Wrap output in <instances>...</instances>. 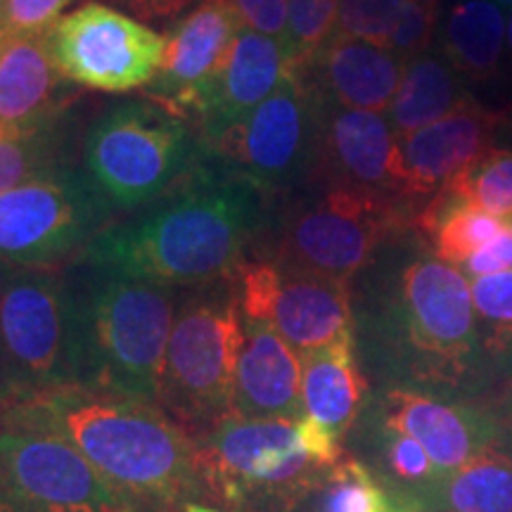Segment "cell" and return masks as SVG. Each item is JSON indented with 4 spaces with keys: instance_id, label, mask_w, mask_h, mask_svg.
I'll return each mask as SVG.
<instances>
[{
    "instance_id": "obj_38",
    "label": "cell",
    "mask_w": 512,
    "mask_h": 512,
    "mask_svg": "<svg viewBox=\"0 0 512 512\" xmlns=\"http://www.w3.org/2000/svg\"><path fill=\"white\" fill-rule=\"evenodd\" d=\"M512 271V230L510 226L498 235L496 240H491L489 245L477 249L470 259L465 261L463 273L470 278H486V275H496Z\"/></svg>"
},
{
    "instance_id": "obj_48",
    "label": "cell",
    "mask_w": 512,
    "mask_h": 512,
    "mask_svg": "<svg viewBox=\"0 0 512 512\" xmlns=\"http://www.w3.org/2000/svg\"><path fill=\"white\" fill-rule=\"evenodd\" d=\"M5 3H8V0H0V8H3V5H5Z\"/></svg>"
},
{
    "instance_id": "obj_28",
    "label": "cell",
    "mask_w": 512,
    "mask_h": 512,
    "mask_svg": "<svg viewBox=\"0 0 512 512\" xmlns=\"http://www.w3.org/2000/svg\"><path fill=\"white\" fill-rule=\"evenodd\" d=\"M389 498L368 467L344 456L320 472L287 512H387Z\"/></svg>"
},
{
    "instance_id": "obj_49",
    "label": "cell",
    "mask_w": 512,
    "mask_h": 512,
    "mask_svg": "<svg viewBox=\"0 0 512 512\" xmlns=\"http://www.w3.org/2000/svg\"><path fill=\"white\" fill-rule=\"evenodd\" d=\"M508 226H510V230H512V219H510V221H508Z\"/></svg>"
},
{
    "instance_id": "obj_6",
    "label": "cell",
    "mask_w": 512,
    "mask_h": 512,
    "mask_svg": "<svg viewBox=\"0 0 512 512\" xmlns=\"http://www.w3.org/2000/svg\"><path fill=\"white\" fill-rule=\"evenodd\" d=\"M418 209L399 197L330 185L285 211L271 259L297 271L351 280L389 240L413 230Z\"/></svg>"
},
{
    "instance_id": "obj_47",
    "label": "cell",
    "mask_w": 512,
    "mask_h": 512,
    "mask_svg": "<svg viewBox=\"0 0 512 512\" xmlns=\"http://www.w3.org/2000/svg\"><path fill=\"white\" fill-rule=\"evenodd\" d=\"M498 5H512V0H494Z\"/></svg>"
},
{
    "instance_id": "obj_39",
    "label": "cell",
    "mask_w": 512,
    "mask_h": 512,
    "mask_svg": "<svg viewBox=\"0 0 512 512\" xmlns=\"http://www.w3.org/2000/svg\"><path fill=\"white\" fill-rule=\"evenodd\" d=\"M110 3L131 12L133 19L143 24H166L181 17L195 0H110Z\"/></svg>"
},
{
    "instance_id": "obj_40",
    "label": "cell",
    "mask_w": 512,
    "mask_h": 512,
    "mask_svg": "<svg viewBox=\"0 0 512 512\" xmlns=\"http://www.w3.org/2000/svg\"><path fill=\"white\" fill-rule=\"evenodd\" d=\"M24 399H29V396L10 380L3 368H0V425H3L5 415H8L15 406H19Z\"/></svg>"
},
{
    "instance_id": "obj_35",
    "label": "cell",
    "mask_w": 512,
    "mask_h": 512,
    "mask_svg": "<svg viewBox=\"0 0 512 512\" xmlns=\"http://www.w3.org/2000/svg\"><path fill=\"white\" fill-rule=\"evenodd\" d=\"M384 456H387L389 470H392L401 482L425 486H434L439 482L437 467H434L430 456H427V451L413 437H408V434L387 430V448H384Z\"/></svg>"
},
{
    "instance_id": "obj_14",
    "label": "cell",
    "mask_w": 512,
    "mask_h": 512,
    "mask_svg": "<svg viewBox=\"0 0 512 512\" xmlns=\"http://www.w3.org/2000/svg\"><path fill=\"white\" fill-rule=\"evenodd\" d=\"M0 491L22 512H126L131 503L53 434L0 430Z\"/></svg>"
},
{
    "instance_id": "obj_20",
    "label": "cell",
    "mask_w": 512,
    "mask_h": 512,
    "mask_svg": "<svg viewBox=\"0 0 512 512\" xmlns=\"http://www.w3.org/2000/svg\"><path fill=\"white\" fill-rule=\"evenodd\" d=\"M292 69H299L287 36L275 38L242 29L230 60L204 100L200 124L211 140L259 107Z\"/></svg>"
},
{
    "instance_id": "obj_8",
    "label": "cell",
    "mask_w": 512,
    "mask_h": 512,
    "mask_svg": "<svg viewBox=\"0 0 512 512\" xmlns=\"http://www.w3.org/2000/svg\"><path fill=\"white\" fill-rule=\"evenodd\" d=\"M394 323L415 375L460 384L482 363L472 287L458 266L413 256L396 278Z\"/></svg>"
},
{
    "instance_id": "obj_9",
    "label": "cell",
    "mask_w": 512,
    "mask_h": 512,
    "mask_svg": "<svg viewBox=\"0 0 512 512\" xmlns=\"http://www.w3.org/2000/svg\"><path fill=\"white\" fill-rule=\"evenodd\" d=\"M195 441L209 496L238 510L275 503L287 512L325 472L304 451L297 422L230 415Z\"/></svg>"
},
{
    "instance_id": "obj_15",
    "label": "cell",
    "mask_w": 512,
    "mask_h": 512,
    "mask_svg": "<svg viewBox=\"0 0 512 512\" xmlns=\"http://www.w3.org/2000/svg\"><path fill=\"white\" fill-rule=\"evenodd\" d=\"M242 29L235 0H200L166 36L162 67L147 88L150 100L181 119H200Z\"/></svg>"
},
{
    "instance_id": "obj_42",
    "label": "cell",
    "mask_w": 512,
    "mask_h": 512,
    "mask_svg": "<svg viewBox=\"0 0 512 512\" xmlns=\"http://www.w3.org/2000/svg\"><path fill=\"white\" fill-rule=\"evenodd\" d=\"M505 55H508V60L512 64V15L508 19V31H505Z\"/></svg>"
},
{
    "instance_id": "obj_5",
    "label": "cell",
    "mask_w": 512,
    "mask_h": 512,
    "mask_svg": "<svg viewBox=\"0 0 512 512\" xmlns=\"http://www.w3.org/2000/svg\"><path fill=\"white\" fill-rule=\"evenodd\" d=\"M200 143L190 126L155 102H121L83 140V169L114 209L157 202L197 166Z\"/></svg>"
},
{
    "instance_id": "obj_13",
    "label": "cell",
    "mask_w": 512,
    "mask_h": 512,
    "mask_svg": "<svg viewBox=\"0 0 512 512\" xmlns=\"http://www.w3.org/2000/svg\"><path fill=\"white\" fill-rule=\"evenodd\" d=\"M235 283L242 318L271 325L299 356L354 332L349 280L256 259L240 266Z\"/></svg>"
},
{
    "instance_id": "obj_22",
    "label": "cell",
    "mask_w": 512,
    "mask_h": 512,
    "mask_svg": "<svg viewBox=\"0 0 512 512\" xmlns=\"http://www.w3.org/2000/svg\"><path fill=\"white\" fill-rule=\"evenodd\" d=\"M76 98L74 83L57 69L48 31L10 36L0 53V126L38 131L60 121Z\"/></svg>"
},
{
    "instance_id": "obj_45",
    "label": "cell",
    "mask_w": 512,
    "mask_h": 512,
    "mask_svg": "<svg viewBox=\"0 0 512 512\" xmlns=\"http://www.w3.org/2000/svg\"><path fill=\"white\" fill-rule=\"evenodd\" d=\"M503 403H505V411H508L510 420H512V382H510L508 392H505V396H503Z\"/></svg>"
},
{
    "instance_id": "obj_19",
    "label": "cell",
    "mask_w": 512,
    "mask_h": 512,
    "mask_svg": "<svg viewBox=\"0 0 512 512\" xmlns=\"http://www.w3.org/2000/svg\"><path fill=\"white\" fill-rule=\"evenodd\" d=\"M233 415L245 420L304 418L302 356L271 325L245 318V337L235 368Z\"/></svg>"
},
{
    "instance_id": "obj_37",
    "label": "cell",
    "mask_w": 512,
    "mask_h": 512,
    "mask_svg": "<svg viewBox=\"0 0 512 512\" xmlns=\"http://www.w3.org/2000/svg\"><path fill=\"white\" fill-rule=\"evenodd\" d=\"M245 27L259 34L283 38L287 36V0H235Z\"/></svg>"
},
{
    "instance_id": "obj_16",
    "label": "cell",
    "mask_w": 512,
    "mask_h": 512,
    "mask_svg": "<svg viewBox=\"0 0 512 512\" xmlns=\"http://www.w3.org/2000/svg\"><path fill=\"white\" fill-rule=\"evenodd\" d=\"M503 128V112L470 98L437 124L396 136L403 200L422 207L427 200L463 176L486 152L494 150Z\"/></svg>"
},
{
    "instance_id": "obj_1",
    "label": "cell",
    "mask_w": 512,
    "mask_h": 512,
    "mask_svg": "<svg viewBox=\"0 0 512 512\" xmlns=\"http://www.w3.org/2000/svg\"><path fill=\"white\" fill-rule=\"evenodd\" d=\"M0 430L64 439L128 503L169 510L209 496L197 441L159 403L100 387L62 389L24 399Z\"/></svg>"
},
{
    "instance_id": "obj_32",
    "label": "cell",
    "mask_w": 512,
    "mask_h": 512,
    "mask_svg": "<svg viewBox=\"0 0 512 512\" xmlns=\"http://www.w3.org/2000/svg\"><path fill=\"white\" fill-rule=\"evenodd\" d=\"M339 3L342 0H287V41L299 69L309 67L313 57L337 34Z\"/></svg>"
},
{
    "instance_id": "obj_7",
    "label": "cell",
    "mask_w": 512,
    "mask_h": 512,
    "mask_svg": "<svg viewBox=\"0 0 512 512\" xmlns=\"http://www.w3.org/2000/svg\"><path fill=\"white\" fill-rule=\"evenodd\" d=\"M245 337L238 297H197L171 328L159 406L192 439L233 415L235 368Z\"/></svg>"
},
{
    "instance_id": "obj_50",
    "label": "cell",
    "mask_w": 512,
    "mask_h": 512,
    "mask_svg": "<svg viewBox=\"0 0 512 512\" xmlns=\"http://www.w3.org/2000/svg\"><path fill=\"white\" fill-rule=\"evenodd\" d=\"M126 512H128V510H126Z\"/></svg>"
},
{
    "instance_id": "obj_17",
    "label": "cell",
    "mask_w": 512,
    "mask_h": 512,
    "mask_svg": "<svg viewBox=\"0 0 512 512\" xmlns=\"http://www.w3.org/2000/svg\"><path fill=\"white\" fill-rule=\"evenodd\" d=\"M309 183L320 188L347 185L403 200L399 145L389 119L377 112L344 110L323 100Z\"/></svg>"
},
{
    "instance_id": "obj_43",
    "label": "cell",
    "mask_w": 512,
    "mask_h": 512,
    "mask_svg": "<svg viewBox=\"0 0 512 512\" xmlns=\"http://www.w3.org/2000/svg\"><path fill=\"white\" fill-rule=\"evenodd\" d=\"M0 512H22V510H19V508H17V505L10 501V498H8V496H5V494H3V491H0Z\"/></svg>"
},
{
    "instance_id": "obj_46",
    "label": "cell",
    "mask_w": 512,
    "mask_h": 512,
    "mask_svg": "<svg viewBox=\"0 0 512 512\" xmlns=\"http://www.w3.org/2000/svg\"><path fill=\"white\" fill-rule=\"evenodd\" d=\"M503 124L512 126V107H510V112H503Z\"/></svg>"
},
{
    "instance_id": "obj_36",
    "label": "cell",
    "mask_w": 512,
    "mask_h": 512,
    "mask_svg": "<svg viewBox=\"0 0 512 512\" xmlns=\"http://www.w3.org/2000/svg\"><path fill=\"white\" fill-rule=\"evenodd\" d=\"M76 0H8L0 8L10 36L46 34L62 19V12Z\"/></svg>"
},
{
    "instance_id": "obj_21",
    "label": "cell",
    "mask_w": 512,
    "mask_h": 512,
    "mask_svg": "<svg viewBox=\"0 0 512 512\" xmlns=\"http://www.w3.org/2000/svg\"><path fill=\"white\" fill-rule=\"evenodd\" d=\"M406 64L394 50L335 34L302 72L328 105L384 114L399 91Z\"/></svg>"
},
{
    "instance_id": "obj_4",
    "label": "cell",
    "mask_w": 512,
    "mask_h": 512,
    "mask_svg": "<svg viewBox=\"0 0 512 512\" xmlns=\"http://www.w3.org/2000/svg\"><path fill=\"white\" fill-rule=\"evenodd\" d=\"M83 309L95 387L159 403L166 349L174 328L171 287L93 268Z\"/></svg>"
},
{
    "instance_id": "obj_44",
    "label": "cell",
    "mask_w": 512,
    "mask_h": 512,
    "mask_svg": "<svg viewBox=\"0 0 512 512\" xmlns=\"http://www.w3.org/2000/svg\"><path fill=\"white\" fill-rule=\"evenodd\" d=\"M8 41H10V31H8V27H5L3 15H0V53H3L5 43H8Z\"/></svg>"
},
{
    "instance_id": "obj_11",
    "label": "cell",
    "mask_w": 512,
    "mask_h": 512,
    "mask_svg": "<svg viewBox=\"0 0 512 512\" xmlns=\"http://www.w3.org/2000/svg\"><path fill=\"white\" fill-rule=\"evenodd\" d=\"M110 204L86 171L60 169L0 195V264L60 268L107 228Z\"/></svg>"
},
{
    "instance_id": "obj_31",
    "label": "cell",
    "mask_w": 512,
    "mask_h": 512,
    "mask_svg": "<svg viewBox=\"0 0 512 512\" xmlns=\"http://www.w3.org/2000/svg\"><path fill=\"white\" fill-rule=\"evenodd\" d=\"M456 195L465 197L496 219H512V150L494 147L470 166L463 176L448 185Z\"/></svg>"
},
{
    "instance_id": "obj_27",
    "label": "cell",
    "mask_w": 512,
    "mask_h": 512,
    "mask_svg": "<svg viewBox=\"0 0 512 512\" xmlns=\"http://www.w3.org/2000/svg\"><path fill=\"white\" fill-rule=\"evenodd\" d=\"M430 491L448 512H512V456L489 448Z\"/></svg>"
},
{
    "instance_id": "obj_41",
    "label": "cell",
    "mask_w": 512,
    "mask_h": 512,
    "mask_svg": "<svg viewBox=\"0 0 512 512\" xmlns=\"http://www.w3.org/2000/svg\"><path fill=\"white\" fill-rule=\"evenodd\" d=\"M387 512H422V510H418V501L406 503V505H394L392 501H389Z\"/></svg>"
},
{
    "instance_id": "obj_18",
    "label": "cell",
    "mask_w": 512,
    "mask_h": 512,
    "mask_svg": "<svg viewBox=\"0 0 512 512\" xmlns=\"http://www.w3.org/2000/svg\"><path fill=\"white\" fill-rule=\"evenodd\" d=\"M384 427L408 434L425 448L439 479L501 441V422L467 403H446L413 389H392L384 399Z\"/></svg>"
},
{
    "instance_id": "obj_23",
    "label": "cell",
    "mask_w": 512,
    "mask_h": 512,
    "mask_svg": "<svg viewBox=\"0 0 512 512\" xmlns=\"http://www.w3.org/2000/svg\"><path fill=\"white\" fill-rule=\"evenodd\" d=\"M366 396V380L356 363L354 332L328 347L302 354V399L306 418L318 422L342 444Z\"/></svg>"
},
{
    "instance_id": "obj_3",
    "label": "cell",
    "mask_w": 512,
    "mask_h": 512,
    "mask_svg": "<svg viewBox=\"0 0 512 512\" xmlns=\"http://www.w3.org/2000/svg\"><path fill=\"white\" fill-rule=\"evenodd\" d=\"M0 368L27 396L95 387L86 309L60 268L0 264Z\"/></svg>"
},
{
    "instance_id": "obj_29",
    "label": "cell",
    "mask_w": 512,
    "mask_h": 512,
    "mask_svg": "<svg viewBox=\"0 0 512 512\" xmlns=\"http://www.w3.org/2000/svg\"><path fill=\"white\" fill-rule=\"evenodd\" d=\"M67 143L60 121L38 131H12L0 126V195L31 178L67 169Z\"/></svg>"
},
{
    "instance_id": "obj_33",
    "label": "cell",
    "mask_w": 512,
    "mask_h": 512,
    "mask_svg": "<svg viewBox=\"0 0 512 512\" xmlns=\"http://www.w3.org/2000/svg\"><path fill=\"white\" fill-rule=\"evenodd\" d=\"M399 15L401 0H342L339 3L337 34L389 50Z\"/></svg>"
},
{
    "instance_id": "obj_2",
    "label": "cell",
    "mask_w": 512,
    "mask_h": 512,
    "mask_svg": "<svg viewBox=\"0 0 512 512\" xmlns=\"http://www.w3.org/2000/svg\"><path fill=\"white\" fill-rule=\"evenodd\" d=\"M259 226V192L197 164L138 219L102 230L81 259L164 287H204L238 275Z\"/></svg>"
},
{
    "instance_id": "obj_24",
    "label": "cell",
    "mask_w": 512,
    "mask_h": 512,
    "mask_svg": "<svg viewBox=\"0 0 512 512\" xmlns=\"http://www.w3.org/2000/svg\"><path fill=\"white\" fill-rule=\"evenodd\" d=\"M505 22L494 0H460L441 29V55L465 81L486 83L501 74Z\"/></svg>"
},
{
    "instance_id": "obj_34",
    "label": "cell",
    "mask_w": 512,
    "mask_h": 512,
    "mask_svg": "<svg viewBox=\"0 0 512 512\" xmlns=\"http://www.w3.org/2000/svg\"><path fill=\"white\" fill-rule=\"evenodd\" d=\"M441 0H401V15L396 24L392 48L403 60L427 53L437 34Z\"/></svg>"
},
{
    "instance_id": "obj_26",
    "label": "cell",
    "mask_w": 512,
    "mask_h": 512,
    "mask_svg": "<svg viewBox=\"0 0 512 512\" xmlns=\"http://www.w3.org/2000/svg\"><path fill=\"white\" fill-rule=\"evenodd\" d=\"M465 79L441 53H422L406 64V74L389 105V126L396 136L437 124L470 100Z\"/></svg>"
},
{
    "instance_id": "obj_10",
    "label": "cell",
    "mask_w": 512,
    "mask_h": 512,
    "mask_svg": "<svg viewBox=\"0 0 512 512\" xmlns=\"http://www.w3.org/2000/svg\"><path fill=\"white\" fill-rule=\"evenodd\" d=\"M323 98L302 69H292L275 91L216 138L207 140L223 169L264 195L309 181Z\"/></svg>"
},
{
    "instance_id": "obj_12",
    "label": "cell",
    "mask_w": 512,
    "mask_h": 512,
    "mask_svg": "<svg viewBox=\"0 0 512 512\" xmlns=\"http://www.w3.org/2000/svg\"><path fill=\"white\" fill-rule=\"evenodd\" d=\"M48 43L60 74L74 86L128 93L157 79L166 36L112 5L86 3L48 31Z\"/></svg>"
},
{
    "instance_id": "obj_30",
    "label": "cell",
    "mask_w": 512,
    "mask_h": 512,
    "mask_svg": "<svg viewBox=\"0 0 512 512\" xmlns=\"http://www.w3.org/2000/svg\"><path fill=\"white\" fill-rule=\"evenodd\" d=\"M479 356L491 366L512 363V271L486 275L472 283Z\"/></svg>"
},
{
    "instance_id": "obj_25",
    "label": "cell",
    "mask_w": 512,
    "mask_h": 512,
    "mask_svg": "<svg viewBox=\"0 0 512 512\" xmlns=\"http://www.w3.org/2000/svg\"><path fill=\"white\" fill-rule=\"evenodd\" d=\"M508 221L486 214L453 190H441L413 216V230L430 247L434 259L451 266H465L477 249L496 240Z\"/></svg>"
}]
</instances>
